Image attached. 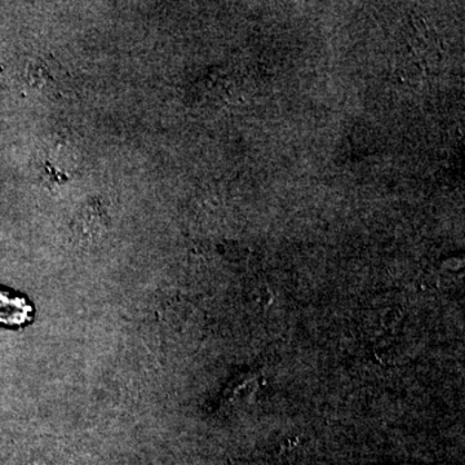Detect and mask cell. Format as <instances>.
<instances>
[{"instance_id":"obj_1","label":"cell","mask_w":465,"mask_h":465,"mask_svg":"<svg viewBox=\"0 0 465 465\" xmlns=\"http://www.w3.org/2000/svg\"><path fill=\"white\" fill-rule=\"evenodd\" d=\"M33 313L32 305L23 296L0 290V323L5 326H23Z\"/></svg>"}]
</instances>
